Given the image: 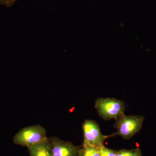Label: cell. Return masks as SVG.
<instances>
[{
    "label": "cell",
    "instance_id": "6da1fadb",
    "mask_svg": "<svg viewBox=\"0 0 156 156\" xmlns=\"http://www.w3.org/2000/svg\"><path fill=\"white\" fill-rule=\"evenodd\" d=\"M95 107L99 116L106 121L117 120L125 115L126 110L125 102L113 98H97Z\"/></svg>",
    "mask_w": 156,
    "mask_h": 156
},
{
    "label": "cell",
    "instance_id": "7a4b0ae2",
    "mask_svg": "<svg viewBox=\"0 0 156 156\" xmlns=\"http://www.w3.org/2000/svg\"><path fill=\"white\" fill-rule=\"evenodd\" d=\"M144 119L142 116L124 115L116 120L114 127L117 131L111 136H120L124 139H131L140 131Z\"/></svg>",
    "mask_w": 156,
    "mask_h": 156
},
{
    "label": "cell",
    "instance_id": "3957f363",
    "mask_svg": "<svg viewBox=\"0 0 156 156\" xmlns=\"http://www.w3.org/2000/svg\"><path fill=\"white\" fill-rule=\"evenodd\" d=\"M48 140L46 129L40 125L22 128L13 138L15 144L27 147Z\"/></svg>",
    "mask_w": 156,
    "mask_h": 156
},
{
    "label": "cell",
    "instance_id": "277c9868",
    "mask_svg": "<svg viewBox=\"0 0 156 156\" xmlns=\"http://www.w3.org/2000/svg\"><path fill=\"white\" fill-rule=\"evenodd\" d=\"M82 128L83 133L82 146L100 147L104 145L105 140L111 137L110 135H103L98 124L93 120H85Z\"/></svg>",
    "mask_w": 156,
    "mask_h": 156
},
{
    "label": "cell",
    "instance_id": "5b68a950",
    "mask_svg": "<svg viewBox=\"0 0 156 156\" xmlns=\"http://www.w3.org/2000/svg\"><path fill=\"white\" fill-rule=\"evenodd\" d=\"M52 156H80L81 146H77L69 141H64L57 137L49 138Z\"/></svg>",
    "mask_w": 156,
    "mask_h": 156
},
{
    "label": "cell",
    "instance_id": "8992f818",
    "mask_svg": "<svg viewBox=\"0 0 156 156\" xmlns=\"http://www.w3.org/2000/svg\"><path fill=\"white\" fill-rule=\"evenodd\" d=\"M30 156H52V150L48 140L27 147Z\"/></svg>",
    "mask_w": 156,
    "mask_h": 156
},
{
    "label": "cell",
    "instance_id": "52a82bcc",
    "mask_svg": "<svg viewBox=\"0 0 156 156\" xmlns=\"http://www.w3.org/2000/svg\"><path fill=\"white\" fill-rule=\"evenodd\" d=\"M100 147H81L80 156H101Z\"/></svg>",
    "mask_w": 156,
    "mask_h": 156
},
{
    "label": "cell",
    "instance_id": "ba28073f",
    "mask_svg": "<svg viewBox=\"0 0 156 156\" xmlns=\"http://www.w3.org/2000/svg\"><path fill=\"white\" fill-rule=\"evenodd\" d=\"M116 156H142V153L139 148L121 149L117 151Z\"/></svg>",
    "mask_w": 156,
    "mask_h": 156
},
{
    "label": "cell",
    "instance_id": "9c48e42d",
    "mask_svg": "<svg viewBox=\"0 0 156 156\" xmlns=\"http://www.w3.org/2000/svg\"><path fill=\"white\" fill-rule=\"evenodd\" d=\"M101 156H116L117 151L106 147L104 145L100 147Z\"/></svg>",
    "mask_w": 156,
    "mask_h": 156
},
{
    "label": "cell",
    "instance_id": "30bf717a",
    "mask_svg": "<svg viewBox=\"0 0 156 156\" xmlns=\"http://www.w3.org/2000/svg\"><path fill=\"white\" fill-rule=\"evenodd\" d=\"M18 0H0V5L7 8H10L14 5Z\"/></svg>",
    "mask_w": 156,
    "mask_h": 156
}]
</instances>
